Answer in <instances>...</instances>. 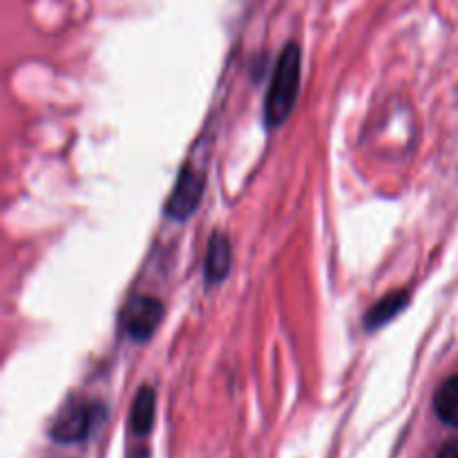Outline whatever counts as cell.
<instances>
[{
  "label": "cell",
  "instance_id": "obj_1",
  "mask_svg": "<svg viewBox=\"0 0 458 458\" xmlns=\"http://www.w3.org/2000/svg\"><path fill=\"white\" fill-rule=\"evenodd\" d=\"M300 79H302V52L298 43H289L277 58L267 103H264V119L271 128L284 123L293 112L300 92Z\"/></svg>",
  "mask_w": 458,
  "mask_h": 458
},
{
  "label": "cell",
  "instance_id": "obj_2",
  "mask_svg": "<svg viewBox=\"0 0 458 458\" xmlns=\"http://www.w3.org/2000/svg\"><path fill=\"white\" fill-rule=\"evenodd\" d=\"M101 405L89 401H70L61 410L52 425V438L63 445L81 443L89 437L94 425L101 419Z\"/></svg>",
  "mask_w": 458,
  "mask_h": 458
},
{
  "label": "cell",
  "instance_id": "obj_3",
  "mask_svg": "<svg viewBox=\"0 0 458 458\" xmlns=\"http://www.w3.org/2000/svg\"><path fill=\"white\" fill-rule=\"evenodd\" d=\"M164 320V304L152 295H137L121 311L123 334L134 343H146Z\"/></svg>",
  "mask_w": 458,
  "mask_h": 458
},
{
  "label": "cell",
  "instance_id": "obj_4",
  "mask_svg": "<svg viewBox=\"0 0 458 458\" xmlns=\"http://www.w3.org/2000/svg\"><path fill=\"white\" fill-rule=\"evenodd\" d=\"M206 177L197 170H192L191 165H183L182 173H179L177 183H174L173 192L165 199V217L177 219V222H183V219L191 217L192 213L199 206L201 195H204Z\"/></svg>",
  "mask_w": 458,
  "mask_h": 458
},
{
  "label": "cell",
  "instance_id": "obj_5",
  "mask_svg": "<svg viewBox=\"0 0 458 458\" xmlns=\"http://www.w3.org/2000/svg\"><path fill=\"white\" fill-rule=\"evenodd\" d=\"M233 264V250L231 240L224 233H215L208 242V250H206V264L204 276L208 284H219L228 277Z\"/></svg>",
  "mask_w": 458,
  "mask_h": 458
},
{
  "label": "cell",
  "instance_id": "obj_6",
  "mask_svg": "<svg viewBox=\"0 0 458 458\" xmlns=\"http://www.w3.org/2000/svg\"><path fill=\"white\" fill-rule=\"evenodd\" d=\"M407 302H410V293H407V291H396V293L385 295L383 300H378V302L367 311L365 327L369 331L380 329V327H385L387 322H392L398 313L405 311Z\"/></svg>",
  "mask_w": 458,
  "mask_h": 458
},
{
  "label": "cell",
  "instance_id": "obj_7",
  "mask_svg": "<svg viewBox=\"0 0 458 458\" xmlns=\"http://www.w3.org/2000/svg\"><path fill=\"white\" fill-rule=\"evenodd\" d=\"M155 423V392L152 387H141L130 410V432L137 437H146Z\"/></svg>",
  "mask_w": 458,
  "mask_h": 458
},
{
  "label": "cell",
  "instance_id": "obj_8",
  "mask_svg": "<svg viewBox=\"0 0 458 458\" xmlns=\"http://www.w3.org/2000/svg\"><path fill=\"white\" fill-rule=\"evenodd\" d=\"M434 411L450 428H458V376L445 380L434 396Z\"/></svg>",
  "mask_w": 458,
  "mask_h": 458
},
{
  "label": "cell",
  "instance_id": "obj_9",
  "mask_svg": "<svg viewBox=\"0 0 458 458\" xmlns=\"http://www.w3.org/2000/svg\"><path fill=\"white\" fill-rule=\"evenodd\" d=\"M438 458H458V438L445 443V445L441 447V452H438Z\"/></svg>",
  "mask_w": 458,
  "mask_h": 458
}]
</instances>
